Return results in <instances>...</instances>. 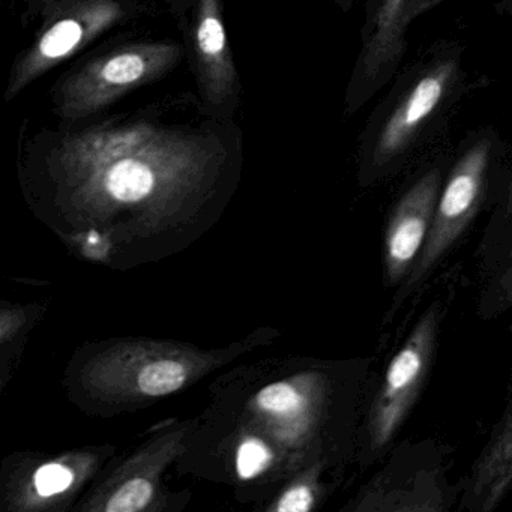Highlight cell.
<instances>
[{"instance_id":"1","label":"cell","mask_w":512,"mask_h":512,"mask_svg":"<svg viewBox=\"0 0 512 512\" xmlns=\"http://www.w3.org/2000/svg\"><path fill=\"white\" fill-rule=\"evenodd\" d=\"M224 160L226 149L214 134L148 122L91 128L68 137L58 152L59 170L80 205L164 217L197 205Z\"/></svg>"},{"instance_id":"2","label":"cell","mask_w":512,"mask_h":512,"mask_svg":"<svg viewBox=\"0 0 512 512\" xmlns=\"http://www.w3.org/2000/svg\"><path fill=\"white\" fill-rule=\"evenodd\" d=\"M256 344L259 340L253 337L227 349L206 352L179 343H122L89 362L85 383L107 400L166 397L229 364Z\"/></svg>"},{"instance_id":"3","label":"cell","mask_w":512,"mask_h":512,"mask_svg":"<svg viewBox=\"0 0 512 512\" xmlns=\"http://www.w3.org/2000/svg\"><path fill=\"white\" fill-rule=\"evenodd\" d=\"M181 56L178 46L166 43L133 44L107 53L65 80L59 113L71 121L94 115L127 92L163 77Z\"/></svg>"},{"instance_id":"4","label":"cell","mask_w":512,"mask_h":512,"mask_svg":"<svg viewBox=\"0 0 512 512\" xmlns=\"http://www.w3.org/2000/svg\"><path fill=\"white\" fill-rule=\"evenodd\" d=\"M328 377L301 371L260 388L245 404L248 425L262 431L289 463L301 460L325 412Z\"/></svg>"},{"instance_id":"5","label":"cell","mask_w":512,"mask_h":512,"mask_svg":"<svg viewBox=\"0 0 512 512\" xmlns=\"http://www.w3.org/2000/svg\"><path fill=\"white\" fill-rule=\"evenodd\" d=\"M439 314L440 308L431 307L389 362L382 388L371 409L368 431L374 449L391 442L424 386L436 349Z\"/></svg>"},{"instance_id":"6","label":"cell","mask_w":512,"mask_h":512,"mask_svg":"<svg viewBox=\"0 0 512 512\" xmlns=\"http://www.w3.org/2000/svg\"><path fill=\"white\" fill-rule=\"evenodd\" d=\"M490 152L491 143L481 140L455 164L440 199H437L427 239L410 269L404 293L412 292L427 277L428 272L445 256L446 251L460 238L475 217L484 188Z\"/></svg>"},{"instance_id":"7","label":"cell","mask_w":512,"mask_h":512,"mask_svg":"<svg viewBox=\"0 0 512 512\" xmlns=\"http://www.w3.org/2000/svg\"><path fill=\"white\" fill-rule=\"evenodd\" d=\"M121 17V5L115 0H80L73 10L47 28L17 61L11 71L5 98L8 101L16 98L38 77L112 28Z\"/></svg>"},{"instance_id":"8","label":"cell","mask_w":512,"mask_h":512,"mask_svg":"<svg viewBox=\"0 0 512 512\" xmlns=\"http://www.w3.org/2000/svg\"><path fill=\"white\" fill-rule=\"evenodd\" d=\"M188 428L179 427L133 455L92 499L88 509L106 512H139L149 508L157 494L163 470L184 451Z\"/></svg>"},{"instance_id":"9","label":"cell","mask_w":512,"mask_h":512,"mask_svg":"<svg viewBox=\"0 0 512 512\" xmlns=\"http://www.w3.org/2000/svg\"><path fill=\"white\" fill-rule=\"evenodd\" d=\"M439 190V170H431L410 187L392 212L383 253L386 277L392 286L409 274L424 247Z\"/></svg>"},{"instance_id":"10","label":"cell","mask_w":512,"mask_h":512,"mask_svg":"<svg viewBox=\"0 0 512 512\" xmlns=\"http://www.w3.org/2000/svg\"><path fill=\"white\" fill-rule=\"evenodd\" d=\"M455 76L457 64L446 61L431 68L415 83L380 133L374 149L377 164L388 163L407 148L419 128L442 103Z\"/></svg>"},{"instance_id":"11","label":"cell","mask_w":512,"mask_h":512,"mask_svg":"<svg viewBox=\"0 0 512 512\" xmlns=\"http://www.w3.org/2000/svg\"><path fill=\"white\" fill-rule=\"evenodd\" d=\"M194 49L203 95L211 104H223L235 92L238 73L224 28L221 0H199Z\"/></svg>"},{"instance_id":"12","label":"cell","mask_w":512,"mask_h":512,"mask_svg":"<svg viewBox=\"0 0 512 512\" xmlns=\"http://www.w3.org/2000/svg\"><path fill=\"white\" fill-rule=\"evenodd\" d=\"M512 481V422L509 407L476 463L470 494L475 508L490 512L502 502Z\"/></svg>"},{"instance_id":"13","label":"cell","mask_w":512,"mask_h":512,"mask_svg":"<svg viewBox=\"0 0 512 512\" xmlns=\"http://www.w3.org/2000/svg\"><path fill=\"white\" fill-rule=\"evenodd\" d=\"M281 461H286L283 452L262 431L248 425L236 439L233 449V464L236 478L242 482L254 481L266 475Z\"/></svg>"},{"instance_id":"14","label":"cell","mask_w":512,"mask_h":512,"mask_svg":"<svg viewBox=\"0 0 512 512\" xmlns=\"http://www.w3.org/2000/svg\"><path fill=\"white\" fill-rule=\"evenodd\" d=\"M323 461L305 467L295 478L290 479L283 490L266 506L268 512H310L320 500V475Z\"/></svg>"},{"instance_id":"15","label":"cell","mask_w":512,"mask_h":512,"mask_svg":"<svg viewBox=\"0 0 512 512\" xmlns=\"http://www.w3.org/2000/svg\"><path fill=\"white\" fill-rule=\"evenodd\" d=\"M76 467L64 461H52L38 467L32 476V493L38 499H52L67 493L76 484Z\"/></svg>"},{"instance_id":"16","label":"cell","mask_w":512,"mask_h":512,"mask_svg":"<svg viewBox=\"0 0 512 512\" xmlns=\"http://www.w3.org/2000/svg\"><path fill=\"white\" fill-rule=\"evenodd\" d=\"M25 316L19 311H2L0 310V340H4L8 335L22 326Z\"/></svg>"}]
</instances>
